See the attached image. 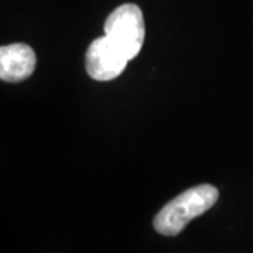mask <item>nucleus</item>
Listing matches in <instances>:
<instances>
[{
  "label": "nucleus",
  "instance_id": "3",
  "mask_svg": "<svg viewBox=\"0 0 253 253\" xmlns=\"http://www.w3.org/2000/svg\"><path fill=\"white\" fill-rule=\"evenodd\" d=\"M129 59L109 37H100L86 51V71L91 79L109 82L124 72Z\"/></svg>",
  "mask_w": 253,
  "mask_h": 253
},
{
  "label": "nucleus",
  "instance_id": "1",
  "mask_svg": "<svg viewBox=\"0 0 253 253\" xmlns=\"http://www.w3.org/2000/svg\"><path fill=\"white\" fill-rule=\"evenodd\" d=\"M218 196V189L211 184H200L183 191L156 214V232L165 236L179 235L191 219L200 217L217 203Z\"/></svg>",
  "mask_w": 253,
  "mask_h": 253
},
{
  "label": "nucleus",
  "instance_id": "2",
  "mask_svg": "<svg viewBox=\"0 0 253 253\" xmlns=\"http://www.w3.org/2000/svg\"><path fill=\"white\" fill-rule=\"evenodd\" d=\"M104 33L131 61L144 45L145 23L142 10L126 3L114 10L104 23Z\"/></svg>",
  "mask_w": 253,
  "mask_h": 253
},
{
  "label": "nucleus",
  "instance_id": "4",
  "mask_svg": "<svg viewBox=\"0 0 253 253\" xmlns=\"http://www.w3.org/2000/svg\"><path fill=\"white\" fill-rule=\"evenodd\" d=\"M36 54L26 44H11L0 48V79L18 83L28 79L36 69Z\"/></svg>",
  "mask_w": 253,
  "mask_h": 253
}]
</instances>
